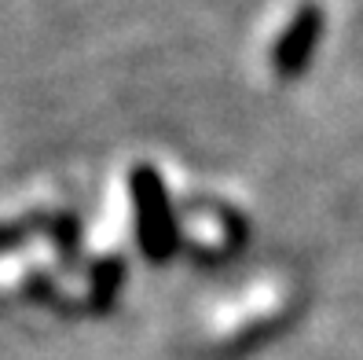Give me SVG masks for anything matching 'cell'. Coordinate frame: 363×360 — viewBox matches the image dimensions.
Segmentation results:
<instances>
[{
	"label": "cell",
	"mask_w": 363,
	"mask_h": 360,
	"mask_svg": "<svg viewBox=\"0 0 363 360\" xmlns=\"http://www.w3.org/2000/svg\"><path fill=\"white\" fill-rule=\"evenodd\" d=\"M129 195H133L140 250L151 261H169L180 246V228H177V214H173V202H169V192L162 184V173L151 162L133 165Z\"/></svg>",
	"instance_id": "1"
},
{
	"label": "cell",
	"mask_w": 363,
	"mask_h": 360,
	"mask_svg": "<svg viewBox=\"0 0 363 360\" xmlns=\"http://www.w3.org/2000/svg\"><path fill=\"white\" fill-rule=\"evenodd\" d=\"M323 37V8L315 4H301L297 15L290 18V26L283 30V37L275 40V52H272V67L279 77H297L308 59H312V48L315 40Z\"/></svg>",
	"instance_id": "2"
},
{
	"label": "cell",
	"mask_w": 363,
	"mask_h": 360,
	"mask_svg": "<svg viewBox=\"0 0 363 360\" xmlns=\"http://www.w3.org/2000/svg\"><path fill=\"white\" fill-rule=\"evenodd\" d=\"M121 272H125L121 258H103V261L96 265V290H99V305H103V302H111L114 294H118Z\"/></svg>",
	"instance_id": "3"
}]
</instances>
